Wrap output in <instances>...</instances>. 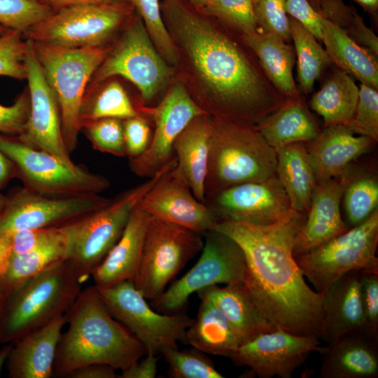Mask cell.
Instances as JSON below:
<instances>
[{
    "label": "cell",
    "instance_id": "1",
    "mask_svg": "<svg viewBox=\"0 0 378 378\" xmlns=\"http://www.w3.org/2000/svg\"><path fill=\"white\" fill-rule=\"evenodd\" d=\"M306 216L293 209L272 224L220 220L213 230L242 249L246 265L243 286L262 316L290 333L320 339L323 294L308 286L293 255Z\"/></svg>",
    "mask_w": 378,
    "mask_h": 378
},
{
    "label": "cell",
    "instance_id": "2",
    "mask_svg": "<svg viewBox=\"0 0 378 378\" xmlns=\"http://www.w3.org/2000/svg\"><path fill=\"white\" fill-rule=\"evenodd\" d=\"M160 9L208 88L207 115L256 127L281 105L286 97L204 10L187 0H162Z\"/></svg>",
    "mask_w": 378,
    "mask_h": 378
},
{
    "label": "cell",
    "instance_id": "3",
    "mask_svg": "<svg viewBox=\"0 0 378 378\" xmlns=\"http://www.w3.org/2000/svg\"><path fill=\"white\" fill-rule=\"evenodd\" d=\"M67 329L62 332L53 377L94 363L125 370L146 354L139 340L104 305L95 285L81 290L64 314Z\"/></svg>",
    "mask_w": 378,
    "mask_h": 378
},
{
    "label": "cell",
    "instance_id": "4",
    "mask_svg": "<svg viewBox=\"0 0 378 378\" xmlns=\"http://www.w3.org/2000/svg\"><path fill=\"white\" fill-rule=\"evenodd\" d=\"M211 124L205 200L232 186L276 176L277 153L255 126L218 118Z\"/></svg>",
    "mask_w": 378,
    "mask_h": 378
},
{
    "label": "cell",
    "instance_id": "5",
    "mask_svg": "<svg viewBox=\"0 0 378 378\" xmlns=\"http://www.w3.org/2000/svg\"><path fill=\"white\" fill-rule=\"evenodd\" d=\"M67 260L27 281L5 300L0 311V346L64 315L81 290Z\"/></svg>",
    "mask_w": 378,
    "mask_h": 378
},
{
    "label": "cell",
    "instance_id": "6",
    "mask_svg": "<svg viewBox=\"0 0 378 378\" xmlns=\"http://www.w3.org/2000/svg\"><path fill=\"white\" fill-rule=\"evenodd\" d=\"M171 163L144 183L127 189L106 206L65 225L68 260L80 284L85 282L122 235L134 207L168 170Z\"/></svg>",
    "mask_w": 378,
    "mask_h": 378
},
{
    "label": "cell",
    "instance_id": "7",
    "mask_svg": "<svg viewBox=\"0 0 378 378\" xmlns=\"http://www.w3.org/2000/svg\"><path fill=\"white\" fill-rule=\"evenodd\" d=\"M32 43L46 79L57 99L63 141L71 154L78 144L80 109L88 85L112 48L101 46L68 48Z\"/></svg>",
    "mask_w": 378,
    "mask_h": 378
},
{
    "label": "cell",
    "instance_id": "8",
    "mask_svg": "<svg viewBox=\"0 0 378 378\" xmlns=\"http://www.w3.org/2000/svg\"><path fill=\"white\" fill-rule=\"evenodd\" d=\"M0 150L13 162L24 188L42 195L67 197L100 194L110 181L85 167H71L57 158L35 148L17 136L0 133Z\"/></svg>",
    "mask_w": 378,
    "mask_h": 378
},
{
    "label": "cell",
    "instance_id": "9",
    "mask_svg": "<svg viewBox=\"0 0 378 378\" xmlns=\"http://www.w3.org/2000/svg\"><path fill=\"white\" fill-rule=\"evenodd\" d=\"M378 209L363 223L317 247L295 256L304 276L323 294L330 285L354 270L378 272Z\"/></svg>",
    "mask_w": 378,
    "mask_h": 378
},
{
    "label": "cell",
    "instance_id": "10",
    "mask_svg": "<svg viewBox=\"0 0 378 378\" xmlns=\"http://www.w3.org/2000/svg\"><path fill=\"white\" fill-rule=\"evenodd\" d=\"M134 10L128 1L69 6L53 11L23 36L34 42L68 48L104 46L132 18Z\"/></svg>",
    "mask_w": 378,
    "mask_h": 378
},
{
    "label": "cell",
    "instance_id": "11",
    "mask_svg": "<svg viewBox=\"0 0 378 378\" xmlns=\"http://www.w3.org/2000/svg\"><path fill=\"white\" fill-rule=\"evenodd\" d=\"M96 287L111 315L139 340L146 354L158 355L167 348L178 347V342L187 344L186 330L194 321L188 315L154 311L130 281Z\"/></svg>",
    "mask_w": 378,
    "mask_h": 378
},
{
    "label": "cell",
    "instance_id": "12",
    "mask_svg": "<svg viewBox=\"0 0 378 378\" xmlns=\"http://www.w3.org/2000/svg\"><path fill=\"white\" fill-rule=\"evenodd\" d=\"M202 234L150 217L133 283L146 299L157 298L203 247Z\"/></svg>",
    "mask_w": 378,
    "mask_h": 378
},
{
    "label": "cell",
    "instance_id": "13",
    "mask_svg": "<svg viewBox=\"0 0 378 378\" xmlns=\"http://www.w3.org/2000/svg\"><path fill=\"white\" fill-rule=\"evenodd\" d=\"M203 234L202 254L195 265L152 300L158 312L177 313L192 293L214 285H243L246 265L241 247L219 231L211 230Z\"/></svg>",
    "mask_w": 378,
    "mask_h": 378
},
{
    "label": "cell",
    "instance_id": "14",
    "mask_svg": "<svg viewBox=\"0 0 378 378\" xmlns=\"http://www.w3.org/2000/svg\"><path fill=\"white\" fill-rule=\"evenodd\" d=\"M169 67L155 51L141 18L137 13L118 44L94 73L85 93L106 79L120 76L136 86L144 101L152 99L166 84Z\"/></svg>",
    "mask_w": 378,
    "mask_h": 378
},
{
    "label": "cell",
    "instance_id": "15",
    "mask_svg": "<svg viewBox=\"0 0 378 378\" xmlns=\"http://www.w3.org/2000/svg\"><path fill=\"white\" fill-rule=\"evenodd\" d=\"M99 194L56 197L20 188L6 200L0 212V235L21 230L66 225L110 204Z\"/></svg>",
    "mask_w": 378,
    "mask_h": 378
},
{
    "label": "cell",
    "instance_id": "16",
    "mask_svg": "<svg viewBox=\"0 0 378 378\" xmlns=\"http://www.w3.org/2000/svg\"><path fill=\"white\" fill-rule=\"evenodd\" d=\"M320 344L317 337L297 335L276 327L242 343L230 358L248 367L251 376L290 378L312 352H321Z\"/></svg>",
    "mask_w": 378,
    "mask_h": 378
},
{
    "label": "cell",
    "instance_id": "17",
    "mask_svg": "<svg viewBox=\"0 0 378 378\" xmlns=\"http://www.w3.org/2000/svg\"><path fill=\"white\" fill-rule=\"evenodd\" d=\"M204 113L186 89L176 83L153 110L155 130L146 151L130 159L132 173L149 178L171 163L175 158L173 147L176 138L195 118Z\"/></svg>",
    "mask_w": 378,
    "mask_h": 378
},
{
    "label": "cell",
    "instance_id": "18",
    "mask_svg": "<svg viewBox=\"0 0 378 378\" xmlns=\"http://www.w3.org/2000/svg\"><path fill=\"white\" fill-rule=\"evenodd\" d=\"M26 40L29 111L24 130L17 137L35 148L50 153L66 165L76 167L78 164L71 159L63 141L57 99L36 56L32 41Z\"/></svg>",
    "mask_w": 378,
    "mask_h": 378
},
{
    "label": "cell",
    "instance_id": "19",
    "mask_svg": "<svg viewBox=\"0 0 378 378\" xmlns=\"http://www.w3.org/2000/svg\"><path fill=\"white\" fill-rule=\"evenodd\" d=\"M220 220L268 225L292 210L289 199L276 176L225 188L204 202Z\"/></svg>",
    "mask_w": 378,
    "mask_h": 378
},
{
    "label": "cell",
    "instance_id": "20",
    "mask_svg": "<svg viewBox=\"0 0 378 378\" xmlns=\"http://www.w3.org/2000/svg\"><path fill=\"white\" fill-rule=\"evenodd\" d=\"M173 168L147 192L139 206L150 216L202 234L213 230L218 218L204 203L195 198L186 183L174 173Z\"/></svg>",
    "mask_w": 378,
    "mask_h": 378
},
{
    "label": "cell",
    "instance_id": "21",
    "mask_svg": "<svg viewBox=\"0 0 378 378\" xmlns=\"http://www.w3.org/2000/svg\"><path fill=\"white\" fill-rule=\"evenodd\" d=\"M321 378H376L378 336L366 331L344 334L323 346Z\"/></svg>",
    "mask_w": 378,
    "mask_h": 378
},
{
    "label": "cell",
    "instance_id": "22",
    "mask_svg": "<svg viewBox=\"0 0 378 378\" xmlns=\"http://www.w3.org/2000/svg\"><path fill=\"white\" fill-rule=\"evenodd\" d=\"M364 271L354 270L344 274L323 294L320 338L327 344L349 332L365 331L361 298Z\"/></svg>",
    "mask_w": 378,
    "mask_h": 378
},
{
    "label": "cell",
    "instance_id": "23",
    "mask_svg": "<svg viewBox=\"0 0 378 378\" xmlns=\"http://www.w3.org/2000/svg\"><path fill=\"white\" fill-rule=\"evenodd\" d=\"M343 183L336 178L317 183L293 249L294 257L304 253L348 228L341 216Z\"/></svg>",
    "mask_w": 378,
    "mask_h": 378
},
{
    "label": "cell",
    "instance_id": "24",
    "mask_svg": "<svg viewBox=\"0 0 378 378\" xmlns=\"http://www.w3.org/2000/svg\"><path fill=\"white\" fill-rule=\"evenodd\" d=\"M375 141L358 135L342 125H329L305 145L317 183L342 176L349 165L365 153Z\"/></svg>",
    "mask_w": 378,
    "mask_h": 378
},
{
    "label": "cell",
    "instance_id": "25",
    "mask_svg": "<svg viewBox=\"0 0 378 378\" xmlns=\"http://www.w3.org/2000/svg\"><path fill=\"white\" fill-rule=\"evenodd\" d=\"M66 325L64 314L25 335L15 343L6 362L10 378H50L62 330Z\"/></svg>",
    "mask_w": 378,
    "mask_h": 378
},
{
    "label": "cell",
    "instance_id": "26",
    "mask_svg": "<svg viewBox=\"0 0 378 378\" xmlns=\"http://www.w3.org/2000/svg\"><path fill=\"white\" fill-rule=\"evenodd\" d=\"M138 204L120 239L92 274L96 286L107 288L125 281L133 282L150 217Z\"/></svg>",
    "mask_w": 378,
    "mask_h": 378
},
{
    "label": "cell",
    "instance_id": "27",
    "mask_svg": "<svg viewBox=\"0 0 378 378\" xmlns=\"http://www.w3.org/2000/svg\"><path fill=\"white\" fill-rule=\"evenodd\" d=\"M211 119L206 113L195 118L174 144L176 160L174 173L190 188L195 198L204 203L207 172Z\"/></svg>",
    "mask_w": 378,
    "mask_h": 378
},
{
    "label": "cell",
    "instance_id": "28",
    "mask_svg": "<svg viewBox=\"0 0 378 378\" xmlns=\"http://www.w3.org/2000/svg\"><path fill=\"white\" fill-rule=\"evenodd\" d=\"M256 128L276 152L291 144L311 142L321 132L300 97L286 98Z\"/></svg>",
    "mask_w": 378,
    "mask_h": 378
},
{
    "label": "cell",
    "instance_id": "29",
    "mask_svg": "<svg viewBox=\"0 0 378 378\" xmlns=\"http://www.w3.org/2000/svg\"><path fill=\"white\" fill-rule=\"evenodd\" d=\"M197 293L220 309L243 343L276 328L262 316L242 284L214 285Z\"/></svg>",
    "mask_w": 378,
    "mask_h": 378
},
{
    "label": "cell",
    "instance_id": "30",
    "mask_svg": "<svg viewBox=\"0 0 378 378\" xmlns=\"http://www.w3.org/2000/svg\"><path fill=\"white\" fill-rule=\"evenodd\" d=\"M243 39L259 59L266 77L286 98L297 99L300 95L295 83L293 68L295 52L283 38L259 29Z\"/></svg>",
    "mask_w": 378,
    "mask_h": 378
},
{
    "label": "cell",
    "instance_id": "31",
    "mask_svg": "<svg viewBox=\"0 0 378 378\" xmlns=\"http://www.w3.org/2000/svg\"><path fill=\"white\" fill-rule=\"evenodd\" d=\"M200 299L197 317L186 330V343L206 354L230 358L242 340L213 302Z\"/></svg>",
    "mask_w": 378,
    "mask_h": 378
},
{
    "label": "cell",
    "instance_id": "32",
    "mask_svg": "<svg viewBox=\"0 0 378 378\" xmlns=\"http://www.w3.org/2000/svg\"><path fill=\"white\" fill-rule=\"evenodd\" d=\"M332 63L360 83L378 89L377 57L323 18L322 39Z\"/></svg>",
    "mask_w": 378,
    "mask_h": 378
},
{
    "label": "cell",
    "instance_id": "33",
    "mask_svg": "<svg viewBox=\"0 0 378 378\" xmlns=\"http://www.w3.org/2000/svg\"><path fill=\"white\" fill-rule=\"evenodd\" d=\"M276 153V174L287 194L291 208L307 213L317 181L306 146L303 143H294Z\"/></svg>",
    "mask_w": 378,
    "mask_h": 378
},
{
    "label": "cell",
    "instance_id": "34",
    "mask_svg": "<svg viewBox=\"0 0 378 378\" xmlns=\"http://www.w3.org/2000/svg\"><path fill=\"white\" fill-rule=\"evenodd\" d=\"M67 260L68 241L64 225L62 233L55 239L11 258L6 271L0 276V288L4 300L27 281Z\"/></svg>",
    "mask_w": 378,
    "mask_h": 378
},
{
    "label": "cell",
    "instance_id": "35",
    "mask_svg": "<svg viewBox=\"0 0 378 378\" xmlns=\"http://www.w3.org/2000/svg\"><path fill=\"white\" fill-rule=\"evenodd\" d=\"M358 94L359 87L352 77L337 69L312 96L310 106L322 117L324 127L346 125L354 114Z\"/></svg>",
    "mask_w": 378,
    "mask_h": 378
},
{
    "label": "cell",
    "instance_id": "36",
    "mask_svg": "<svg viewBox=\"0 0 378 378\" xmlns=\"http://www.w3.org/2000/svg\"><path fill=\"white\" fill-rule=\"evenodd\" d=\"M289 18L290 40L297 56L298 81L304 94H309L323 70L332 63L318 41L293 18Z\"/></svg>",
    "mask_w": 378,
    "mask_h": 378
},
{
    "label": "cell",
    "instance_id": "37",
    "mask_svg": "<svg viewBox=\"0 0 378 378\" xmlns=\"http://www.w3.org/2000/svg\"><path fill=\"white\" fill-rule=\"evenodd\" d=\"M139 115L123 87L117 81L94 89L84 96L80 109L83 122L102 118L125 120Z\"/></svg>",
    "mask_w": 378,
    "mask_h": 378
},
{
    "label": "cell",
    "instance_id": "38",
    "mask_svg": "<svg viewBox=\"0 0 378 378\" xmlns=\"http://www.w3.org/2000/svg\"><path fill=\"white\" fill-rule=\"evenodd\" d=\"M308 1L323 18L377 57L378 37L354 7L342 0Z\"/></svg>",
    "mask_w": 378,
    "mask_h": 378
},
{
    "label": "cell",
    "instance_id": "39",
    "mask_svg": "<svg viewBox=\"0 0 378 378\" xmlns=\"http://www.w3.org/2000/svg\"><path fill=\"white\" fill-rule=\"evenodd\" d=\"M342 183L345 213L348 222L354 227L377 209V179L370 174H360L346 183Z\"/></svg>",
    "mask_w": 378,
    "mask_h": 378
},
{
    "label": "cell",
    "instance_id": "40",
    "mask_svg": "<svg viewBox=\"0 0 378 378\" xmlns=\"http://www.w3.org/2000/svg\"><path fill=\"white\" fill-rule=\"evenodd\" d=\"M161 354L168 364L169 377H224L206 354L196 348L179 350L178 347H169L164 349Z\"/></svg>",
    "mask_w": 378,
    "mask_h": 378
},
{
    "label": "cell",
    "instance_id": "41",
    "mask_svg": "<svg viewBox=\"0 0 378 378\" xmlns=\"http://www.w3.org/2000/svg\"><path fill=\"white\" fill-rule=\"evenodd\" d=\"M52 12L41 0H0V24L22 33Z\"/></svg>",
    "mask_w": 378,
    "mask_h": 378
},
{
    "label": "cell",
    "instance_id": "42",
    "mask_svg": "<svg viewBox=\"0 0 378 378\" xmlns=\"http://www.w3.org/2000/svg\"><path fill=\"white\" fill-rule=\"evenodd\" d=\"M141 18L144 25L162 55L170 62H177L175 45L162 19L160 0H127Z\"/></svg>",
    "mask_w": 378,
    "mask_h": 378
},
{
    "label": "cell",
    "instance_id": "43",
    "mask_svg": "<svg viewBox=\"0 0 378 378\" xmlns=\"http://www.w3.org/2000/svg\"><path fill=\"white\" fill-rule=\"evenodd\" d=\"M80 131L95 150L117 157L125 156L122 120L102 118L85 122Z\"/></svg>",
    "mask_w": 378,
    "mask_h": 378
},
{
    "label": "cell",
    "instance_id": "44",
    "mask_svg": "<svg viewBox=\"0 0 378 378\" xmlns=\"http://www.w3.org/2000/svg\"><path fill=\"white\" fill-rule=\"evenodd\" d=\"M204 12L244 34L258 31L251 0H207Z\"/></svg>",
    "mask_w": 378,
    "mask_h": 378
},
{
    "label": "cell",
    "instance_id": "45",
    "mask_svg": "<svg viewBox=\"0 0 378 378\" xmlns=\"http://www.w3.org/2000/svg\"><path fill=\"white\" fill-rule=\"evenodd\" d=\"M27 49L22 31L8 29L0 35V76L27 78Z\"/></svg>",
    "mask_w": 378,
    "mask_h": 378
},
{
    "label": "cell",
    "instance_id": "46",
    "mask_svg": "<svg viewBox=\"0 0 378 378\" xmlns=\"http://www.w3.org/2000/svg\"><path fill=\"white\" fill-rule=\"evenodd\" d=\"M351 132L378 139V91L377 89L360 83L358 99L354 114L345 125Z\"/></svg>",
    "mask_w": 378,
    "mask_h": 378
},
{
    "label": "cell",
    "instance_id": "47",
    "mask_svg": "<svg viewBox=\"0 0 378 378\" xmlns=\"http://www.w3.org/2000/svg\"><path fill=\"white\" fill-rule=\"evenodd\" d=\"M253 14L260 30L290 41L286 0H251Z\"/></svg>",
    "mask_w": 378,
    "mask_h": 378
},
{
    "label": "cell",
    "instance_id": "48",
    "mask_svg": "<svg viewBox=\"0 0 378 378\" xmlns=\"http://www.w3.org/2000/svg\"><path fill=\"white\" fill-rule=\"evenodd\" d=\"M125 156L141 155L148 148L152 132L147 120L140 115L122 120Z\"/></svg>",
    "mask_w": 378,
    "mask_h": 378
},
{
    "label": "cell",
    "instance_id": "49",
    "mask_svg": "<svg viewBox=\"0 0 378 378\" xmlns=\"http://www.w3.org/2000/svg\"><path fill=\"white\" fill-rule=\"evenodd\" d=\"M29 111L28 89L20 94L11 106L0 104V133L13 136H20L24 130Z\"/></svg>",
    "mask_w": 378,
    "mask_h": 378
},
{
    "label": "cell",
    "instance_id": "50",
    "mask_svg": "<svg viewBox=\"0 0 378 378\" xmlns=\"http://www.w3.org/2000/svg\"><path fill=\"white\" fill-rule=\"evenodd\" d=\"M365 329L378 336V272L365 270L361 279Z\"/></svg>",
    "mask_w": 378,
    "mask_h": 378
},
{
    "label": "cell",
    "instance_id": "51",
    "mask_svg": "<svg viewBox=\"0 0 378 378\" xmlns=\"http://www.w3.org/2000/svg\"><path fill=\"white\" fill-rule=\"evenodd\" d=\"M286 10L288 16L296 20L318 41H321L323 18L308 0H286Z\"/></svg>",
    "mask_w": 378,
    "mask_h": 378
},
{
    "label": "cell",
    "instance_id": "52",
    "mask_svg": "<svg viewBox=\"0 0 378 378\" xmlns=\"http://www.w3.org/2000/svg\"><path fill=\"white\" fill-rule=\"evenodd\" d=\"M157 355L146 354L129 368L122 370L120 378H155L157 375Z\"/></svg>",
    "mask_w": 378,
    "mask_h": 378
},
{
    "label": "cell",
    "instance_id": "53",
    "mask_svg": "<svg viewBox=\"0 0 378 378\" xmlns=\"http://www.w3.org/2000/svg\"><path fill=\"white\" fill-rule=\"evenodd\" d=\"M116 369L106 365L94 363L79 368L70 372L67 377L70 378H118Z\"/></svg>",
    "mask_w": 378,
    "mask_h": 378
},
{
    "label": "cell",
    "instance_id": "54",
    "mask_svg": "<svg viewBox=\"0 0 378 378\" xmlns=\"http://www.w3.org/2000/svg\"><path fill=\"white\" fill-rule=\"evenodd\" d=\"M45 4L49 6L52 11L61 8L87 4H95L104 2H111L108 0H41Z\"/></svg>",
    "mask_w": 378,
    "mask_h": 378
},
{
    "label": "cell",
    "instance_id": "55",
    "mask_svg": "<svg viewBox=\"0 0 378 378\" xmlns=\"http://www.w3.org/2000/svg\"><path fill=\"white\" fill-rule=\"evenodd\" d=\"M14 175L15 176V171L13 162L0 150V190Z\"/></svg>",
    "mask_w": 378,
    "mask_h": 378
},
{
    "label": "cell",
    "instance_id": "56",
    "mask_svg": "<svg viewBox=\"0 0 378 378\" xmlns=\"http://www.w3.org/2000/svg\"><path fill=\"white\" fill-rule=\"evenodd\" d=\"M358 4L365 12L377 16L378 13V0H352Z\"/></svg>",
    "mask_w": 378,
    "mask_h": 378
},
{
    "label": "cell",
    "instance_id": "57",
    "mask_svg": "<svg viewBox=\"0 0 378 378\" xmlns=\"http://www.w3.org/2000/svg\"><path fill=\"white\" fill-rule=\"evenodd\" d=\"M13 344H6L0 346V373L11 350Z\"/></svg>",
    "mask_w": 378,
    "mask_h": 378
},
{
    "label": "cell",
    "instance_id": "58",
    "mask_svg": "<svg viewBox=\"0 0 378 378\" xmlns=\"http://www.w3.org/2000/svg\"><path fill=\"white\" fill-rule=\"evenodd\" d=\"M191 5L195 8L204 11V7L207 0H187Z\"/></svg>",
    "mask_w": 378,
    "mask_h": 378
},
{
    "label": "cell",
    "instance_id": "59",
    "mask_svg": "<svg viewBox=\"0 0 378 378\" xmlns=\"http://www.w3.org/2000/svg\"><path fill=\"white\" fill-rule=\"evenodd\" d=\"M6 197L0 193V212L1 211L5 204Z\"/></svg>",
    "mask_w": 378,
    "mask_h": 378
},
{
    "label": "cell",
    "instance_id": "60",
    "mask_svg": "<svg viewBox=\"0 0 378 378\" xmlns=\"http://www.w3.org/2000/svg\"><path fill=\"white\" fill-rule=\"evenodd\" d=\"M4 301L5 300L0 288V311L4 305Z\"/></svg>",
    "mask_w": 378,
    "mask_h": 378
},
{
    "label": "cell",
    "instance_id": "61",
    "mask_svg": "<svg viewBox=\"0 0 378 378\" xmlns=\"http://www.w3.org/2000/svg\"><path fill=\"white\" fill-rule=\"evenodd\" d=\"M8 28L0 24V35L4 34Z\"/></svg>",
    "mask_w": 378,
    "mask_h": 378
},
{
    "label": "cell",
    "instance_id": "62",
    "mask_svg": "<svg viewBox=\"0 0 378 378\" xmlns=\"http://www.w3.org/2000/svg\"><path fill=\"white\" fill-rule=\"evenodd\" d=\"M111 2L125 1L127 0H108Z\"/></svg>",
    "mask_w": 378,
    "mask_h": 378
}]
</instances>
